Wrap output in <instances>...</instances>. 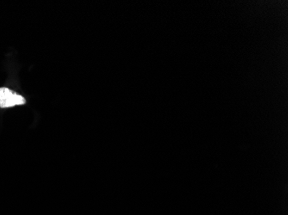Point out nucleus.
Listing matches in <instances>:
<instances>
[{
  "instance_id": "nucleus-1",
  "label": "nucleus",
  "mask_w": 288,
  "mask_h": 215,
  "mask_svg": "<svg viewBox=\"0 0 288 215\" xmlns=\"http://www.w3.org/2000/svg\"><path fill=\"white\" fill-rule=\"evenodd\" d=\"M24 97L16 94L15 91L10 90L9 88H0V108H12L26 104Z\"/></svg>"
}]
</instances>
